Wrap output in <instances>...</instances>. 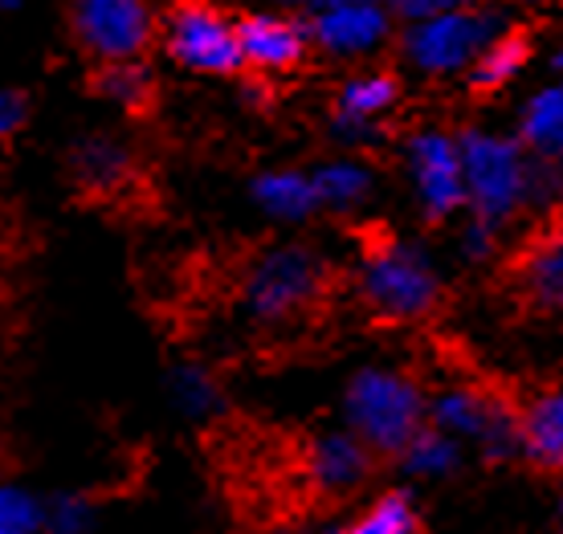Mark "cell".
I'll use <instances>...</instances> for the list:
<instances>
[{"label": "cell", "mask_w": 563, "mask_h": 534, "mask_svg": "<svg viewBox=\"0 0 563 534\" xmlns=\"http://www.w3.org/2000/svg\"><path fill=\"white\" fill-rule=\"evenodd\" d=\"M424 424L429 392L400 367H360L343 388V429L376 457H396Z\"/></svg>", "instance_id": "1"}, {"label": "cell", "mask_w": 563, "mask_h": 534, "mask_svg": "<svg viewBox=\"0 0 563 534\" xmlns=\"http://www.w3.org/2000/svg\"><path fill=\"white\" fill-rule=\"evenodd\" d=\"M360 298L380 323H424L441 307L445 281L421 245L372 237L360 254Z\"/></svg>", "instance_id": "2"}, {"label": "cell", "mask_w": 563, "mask_h": 534, "mask_svg": "<svg viewBox=\"0 0 563 534\" xmlns=\"http://www.w3.org/2000/svg\"><path fill=\"white\" fill-rule=\"evenodd\" d=\"M457 155H462L470 221H478L503 237V229H510V221L527 209L531 159L510 135H494L482 127H465L457 135Z\"/></svg>", "instance_id": "3"}, {"label": "cell", "mask_w": 563, "mask_h": 534, "mask_svg": "<svg viewBox=\"0 0 563 534\" xmlns=\"http://www.w3.org/2000/svg\"><path fill=\"white\" fill-rule=\"evenodd\" d=\"M429 424L470 445L486 465L519 461V404L490 383L450 380L429 392Z\"/></svg>", "instance_id": "4"}, {"label": "cell", "mask_w": 563, "mask_h": 534, "mask_svg": "<svg viewBox=\"0 0 563 534\" xmlns=\"http://www.w3.org/2000/svg\"><path fill=\"white\" fill-rule=\"evenodd\" d=\"M331 269L307 245H278L250 262L241 278V302L257 323H290L327 294Z\"/></svg>", "instance_id": "5"}, {"label": "cell", "mask_w": 563, "mask_h": 534, "mask_svg": "<svg viewBox=\"0 0 563 534\" xmlns=\"http://www.w3.org/2000/svg\"><path fill=\"white\" fill-rule=\"evenodd\" d=\"M510 25L507 9L474 4V9H450V13H433L421 21H409L405 29V57L412 62V70H421L424 78H450V74H465L474 66V57Z\"/></svg>", "instance_id": "6"}, {"label": "cell", "mask_w": 563, "mask_h": 534, "mask_svg": "<svg viewBox=\"0 0 563 534\" xmlns=\"http://www.w3.org/2000/svg\"><path fill=\"white\" fill-rule=\"evenodd\" d=\"M168 54L197 74H238V29L212 0H180L168 16Z\"/></svg>", "instance_id": "7"}, {"label": "cell", "mask_w": 563, "mask_h": 534, "mask_svg": "<svg viewBox=\"0 0 563 534\" xmlns=\"http://www.w3.org/2000/svg\"><path fill=\"white\" fill-rule=\"evenodd\" d=\"M409 171L417 200H421V216L429 225H445V221H453L465 209L457 135L441 127L417 131L409 140Z\"/></svg>", "instance_id": "8"}, {"label": "cell", "mask_w": 563, "mask_h": 534, "mask_svg": "<svg viewBox=\"0 0 563 534\" xmlns=\"http://www.w3.org/2000/svg\"><path fill=\"white\" fill-rule=\"evenodd\" d=\"M74 29L95 57L135 62L152 45V13L143 0H78Z\"/></svg>", "instance_id": "9"}, {"label": "cell", "mask_w": 563, "mask_h": 534, "mask_svg": "<svg viewBox=\"0 0 563 534\" xmlns=\"http://www.w3.org/2000/svg\"><path fill=\"white\" fill-rule=\"evenodd\" d=\"M510 281L527 307L548 319H563V209L510 262Z\"/></svg>", "instance_id": "10"}, {"label": "cell", "mask_w": 563, "mask_h": 534, "mask_svg": "<svg viewBox=\"0 0 563 534\" xmlns=\"http://www.w3.org/2000/svg\"><path fill=\"white\" fill-rule=\"evenodd\" d=\"M376 461L380 457L367 449L360 436H352L347 429H327V433H314L307 441L302 469H307V481L323 498H347V493L364 490L372 481Z\"/></svg>", "instance_id": "11"}, {"label": "cell", "mask_w": 563, "mask_h": 534, "mask_svg": "<svg viewBox=\"0 0 563 534\" xmlns=\"http://www.w3.org/2000/svg\"><path fill=\"white\" fill-rule=\"evenodd\" d=\"M310 45L335 57H364L376 54L393 37V13L388 4H331L314 9L310 16Z\"/></svg>", "instance_id": "12"}, {"label": "cell", "mask_w": 563, "mask_h": 534, "mask_svg": "<svg viewBox=\"0 0 563 534\" xmlns=\"http://www.w3.org/2000/svg\"><path fill=\"white\" fill-rule=\"evenodd\" d=\"M241 66H254L257 74H286L302 66L310 49V33L302 21L278 13H250L238 25Z\"/></svg>", "instance_id": "13"}, {"label": "cell", "mask_w": 563, "mask_h": 534, "mask_svg": "<svg viewBox=\"0 0 563 534\" xmlns=\"http://www.w3.org/2000/svg\"><path fill=\"white\" fill-rule=\"evenodd\" d=\"M519 404V461L563 478V383H543Z\"/></svg>", "instance_id": "14"}, {"label": "cell", "mask_w": 563, "mask_h": 534, "mask_svg": "<svg viewBox=\"0 0 563 534\" xmlns=\"http://www.w3.org/2000/svg\"><path fill=\"white\" fill-rule=\"evenodd\" d=\"M396 102H400V82L393 74H355L339 90L335 135L343 143H376L384 135L380 119Z\"/></svg>", "instance_id": "15"}, {"label": "cell", "mask_w": 563, "mask_h": 534, "mask_svg": "<svg viewBox=\"0 0 563 534\" xmlns=\"http://www.w3.org/2000/svg\"><path fill=\"white\" fill-rule=\"evenodd\" d=\"M531 57H536V33L527 25H515V21H510V25L474 57V66L465 70L470 94H482V99H486V94H503L515 78H522V70L531 66Z\"/></svg>", "instance_id": "16"}, {"label": "cell", "mask_w": 563, "mask_h": 534, "mask_svg": "<svg viewBox=\"0 0 563 534\" xmlns=\"http://www.w3.org/2000/svg\"><path fill=\"white\" fill-rule=\"evenodd\" d=\"M527 159L563 168V82L536 90L519 114V135H515Z\"/></svg>", "instance_id": "17"}, {"label": "cell", "mask_w": 563, "mask_h": 534, "mask_svg": "<svg viewBox=\"0 0 563 534\" xmlns=\"http://www.w3.org/2000/svg\"><path fill=\"white\" fill-rule=\"evenodd\" d=\"M323 534H424V514L417 493L396 486V490L376 493L360 514L327 526Z\"/></svg>", "instance_id": "18"}, {"label": "cell", "mask_w": 563, "mask_h": 534, "mask_svg": "<svg viewBox=\"0 0 563 534\" xmlns=\"http://www.w3.org/2000/svg\"><path fill=\"white\" fill-rule=\"evenodd\" d=\"M396 465H400V474L409 481H424V486H433V481H450L457 469H462L465 461V449L453 441V436H445L441 429H433V424H424L421 433L412 436L405 449L393 457Z\"/></svg>", "instance_id": "19"}, {"label": "cell", "mask_w": 563, "mask_h": 534, "mask_svg": "<svg viewBox=\"0 0 563 534\" xmlns=\"http://www.w3.org/2000/svg\"><path fill=\"white\" fill-rule=\"evenodd\" d=\"M254 200L278 221H307V216L319 212L310 176H302V171H266V176H257Z\"/></svg>", "instance_id": "20"}, {"label": "cell", "mask_w": 563, "mask_h": 534, "mask_svg": "<svg viewBox=\"0 0 563 534\" xmlns=\"http://www.w3.org/2000/svg\"><path fill=\"white\" fill-rule=\"evenodd\" d=\"M310 188H314V200L319 209L331 212H347L360 209L372 192V171L355 159H335V164H323L319 171H310Z\"/></svg>", "instance_id": "21"}, {"label": "cell", "mask_w": 563, "mask_h": 534, "mask_svg": "<svg viewBox=\"0 0 563 534\" xmlns=\"http://www.w3.org/2000/svg\"><path fill=\"white\" fill-rule=\"evenodd\" d=\"M74 176L86 192H114L131 176V155L114 140H86L74 152Z\"/></svg>", "instance_id": "22"}, {"label": "cell", "mask_w": 563, "mask_h": 534, "mask_svg": "<svg viewBox=\"0 0 563 534\" xmlns=\"http://www.w3.org/2000/svg\"><path fill=\"white\" fill-rule=\"evenodd\" d=\"M168 388H172L176 408H180L184 416H192V421H209V416H217V412L225 408V392H221L217 376L200 364H176L172 367Z\"/></svg>", "instance_id": "23"}, {"label": "cell", "mask_w": 563, "mask_h": 534, "mask_svg": "<svg viewBox=\"0 0 563 534\" xmlns=\"http://www.w3.org/2000/svg\"><path fill=\"white\" fill-rule=\"evenodd\" d=\"M95 90L128 111H143L152 102V74L143 70L140 62H111L95 74Z\"/></svg>", "instance_id": "24"}, {"label": "cell", "mask_w": 563, "mask_h": 534, "mask_svg": "<svg viewBox=\"0 0 563 534\" xmlns=\"http://www.w3.org/2000/svg\"><path fill=\"white\" fill-rule=\"evenodd\" d=\"M99 510L86 493H57L54 502H42V534H90Z\"/></svg>", "instance_id": "25"}, {"label": "cell", "mask_w": 563, "mask_h": 534, "mask_svg": "<svg viewBox=\"0 0 563 534\" xmlns=\"http://www.w3.org/2000/svg\"><path fill=\"white\" fill-rule=\"evenodd\" d=\"M0 534H42V502L13 481H0Z\"/></svg>", "instance_id": "26"}, {"label": "cell", "mask_w": 563, "mask_h": 534, "mask_svg": "<svg viewBox=\"0 0 563 534\" xmlns=\"http://www.w3.org/2000/svg\"><path fill=\"white\" fill-rule=\"evenodd\" d=\"M486 0H388V13H396L400 21H421L433 13H450V9H474Z\"/></svg>", "instance_id": "27"}, {"label": "cell", "mask_w": 563, "mask_h": 534, "mask_svg": "<svg viewBox=\"0 0 563 534\" xmlns=\"http://www.w3.org/2000/svg\"><path fill=\"white\" fill-rule=\"evenodd\" d=\"M462 254H465V262H474V266L494 262V254H498V233H490V229L478 225V221H470L462 233Z\"/></svg>", "instance_id": "28"}, {"label": "cell", "mask_w": 563, "mask_h": 534, "mask_svg": "<svg viewBox=\"0 0 563 534\" xmlns=\"http://www.w3.org/2000/svg\"><path fill=\"white\" fill-rule=\"evenodd\" d=\"M25 119H29V102H25V94H16V90H0V140H9V135H16Z\"/></svg>", "instance_id": "29"}, {"label": "cell", "mask_w": 563, "mask_h": 534, "mask_svg": "<svg viewBox=\"0 0 563 534\" xmlns=\"http://www.w3.org/2000/svg\"><path fill=\"white\" fill-rule=\"evenodd\" d=\"M331 4H388V0H314V9H331Z\"/></svg>", "instance_id": "30"}, {"label": "cell", "mask_w": 563, "mask_h": 534, "mask_svg": "<svg viewBox=\"0 0 563 534\" xmlns=\"http://www.w3.org/2000/svg\"><path fill=\"white\" fill-rule=\"evenodd\" d=\"M515 4H527V9H548V4H560V0H515Z\"/></svg>", "instance_id": "31"}, {"label": "cell", "mask_w": 563, "mask_h": 534, "mask_svg": "<svg viewBox=\"0 0 563 534\" xmlns=\"http://www.w3.org/2000/svg\"><path fill=\"white\" fill-rule=\"evenodd\" d=\"M551 62H555V70H563V42H560V49H555V57H551Z\"/></svg>", "instance_id": "32"}, {"label": "cell", "mask_w": 563, "mask_h": 534, "mask_svg": "<svg viewBox=\"0 0 563 534\" xmlns=\"http://www.w3.org/2000/svg\"><path fill=\"white\" fill-rule=\"evenodd\" d=\"M555 510H560V526H563V478H560V502H555Z\"/></svg>", "instance_id": "33"}, {"label": "cell", "mask_w": 563, "mask_h": 534, "mask_svg": "<svg viewBox=\"0 0 563 534\" xmlns=\"http://www.w3.org/2000/svg\"><path fill=\"white\" fill-rule=\"evenodd\" d=\"M16 4H21V0H0V9H16Z\"/></svg>", "instance_id": "34"}, {"label": "cell", "mask_w": 563, "mask_h": 534, "mask_svg": "<svg viewBox=\"0 0 563 534\" xmlns=\"http://www.w3.org/2000/svg\"><path fill=\"white\" fill-rule=\"evenodd\" d=\"M282 4H314V0H282Z\"/></svg>", "instance_id": "35"}, {"label": "cell", "mask_w": 563, "mask_h": 534, "mask_svg": "<svg viewBox=\"0 0 563 534\" xmlns=\"http://www.w3.org/2000/svg\"><path fill=\"white\" fill-rule=\"evenodd\" d=\"M560 534H563V526H560Z\"/></svg>", "instance_id": "36"}]
</instances>
